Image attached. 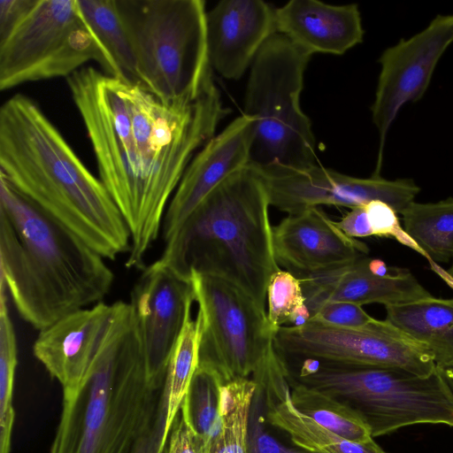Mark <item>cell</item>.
<instances>
[{
    "label": "cell",
    "mask_w": 453,
    "mask_h": 453,
    "mask_svg": "<svg viewBox=\"0 0 453 453\" xmlns=\"http://www.w3.org/2000/svg\"><path fill=\"white\" fill-rule=\"evenodd\" d=\"M275 8L262 0H223L207 12L211 70L239 80L276 34Z\"/></svg>",
    "instance_id": "cell-17"
},
{
    "label": "cell",
    "mask_w": 453,
    "mask_h": 453,
    "mask_svg": "<svg viewBox=\"0 0 453 453\" xmlns=\"http://www.w3.org/2000/svg\"><path fill=\"white\" fill-rule=\"evenodd\" d=\"M251 166L266 188L270 205L288 215L319 205L351 209L373 200L387 203L400 214L420 191L411 179L391 180L380 175L357 178L317 164L305 167Z\"/></svg>",
    "instance_id": "cell-12"
},
{
    "label": "cell",
    "mask_w": 453,
    "mask_h": 453,
    "mask_svg": "<svg viewBox=\"0 0 453 453\" xmlns=\"http://www.w3.org/2000/svg\"><path fill=\"white\" fill-rule=\"evenodd\" d=\"M195 301L192 281L157 260L142 269L130 296L149 383L165 385L168 364Z\"/></svg>",
    "instance_id": "cell-14"
},
{
    "label": "cell",
    "mask_w": 453,
    "mask_h": 453,
    "mask_svg": "<svg viewBox=\"0 0 453 453\" xmlns=\"http://www.w3.org/2000/svg\"><path fill=\"white\" fill-rule=\"evenodd\" d=\"M267 422L288 434L296 447L313 453H386L373 440L366 443L349 441L298 411L290 393L266 408Z\"/></svg>",
    "instance_id": "cell-23"
},
{
    "label": "cell",
    "mask_w": 453,
    "mask_h": 453,
    "mask_svg": "<svg viewBox=\"0 0 453 453\" xmlns=\"http://www.w3.org/2000/svg\"><path fill=\"white\" fill-rule=\"evenodd\" d=\"M373 235L394 237L401 244L411 248L423 256L422 250L406 234L399 223L397 212L387 203L373 200L364 205Z\"/></svg>",
    "instance_id": "cell-32"
},
{
    "label": "cell",
    "mask_w": 453,
    "mask_h": 453,
    "mask_svg": "<svg viewBox=\"0 0 453 453\" xmlns=\"http://www.w3.org/2000/svg\"><path fill=\"white\" fill-rule=\"evenodd\" d=\"M318 360L313 372H289L291 379L349 406L372 438L418 424L453 427V392L438 368L419 376L396 368Z\"/></svg>",
    "instance_id": "cell-8"
},
{
    "label": "cell",
    "mask_w": 453,
    "mask_h": 453,
    "mask_svg": "<svg viewBox=\"0 0 453 453\" xmlns=\"http://www.w3.org/2000/svg\"><path fill=\"white\" fill-rule=\"evenodd\" d=\"M200 334V319L198 316L193 319L190 311L173 350L166 371L165 380L166 400L165 436L166 439L198 367Z\"/></svg>",
    "instance_id": "cell-26"
},
{
    "label": "cell",
    "mask_w": 453,
    "mask_h": 453,
    "mask_svg": "<svg viewBox=\"0 0 453 453\" xmlns=\"http://www.w3.org/2000/svg\"><path fill=\"white\" fill-rule=\"evenodd\" d=\"M311 318L308 306L303 303L295 309L289 318L290 326L299 327L306 325Z\"/></svg>",
    "instance_id": "cell-38"
},
{
    "label": "cell",
    "mask_w": 453,
    "mask_h": 453,
    "mask_svg": "<svg viewBox=\"0 0 453 453\" xmlns=\"http://www.w3.org/2000/svg\"><path fill=\"white\" fill-rule=\"evenodd\" d=\"M0 178L104 258L129 251L128 227L106 188L26 95L0 108Z\"/></svg>",
    "instance_id": "cell-2"
},
{
    "label": "cell",
    "mask_w": 453,
    "mask_h": 453,
    "mask_svg": "<svg viewBox=\"0 0 453 453\" xmlns=\"http://www.w3.org/2000/svg\"><path fill=\"white\" fill-rule=\"evenodd\" d=\"M453 43V14H438L428 26L409 39L387 48L380 65L372 119L379 133V151L372 175L380 176L388 132L401 108L420 100L434 69Z\"/></svg>",
    "instance_id": "cell-13"
},
{
    "label": "cell",
    "mask_w": 453,
    "mask_h": 453,
    "mask_svg": "<svg viewBox=\"0 0 453 453\" xmlns=\"http://www.w3.org/2000/svg\"><path fill=\"white\" fill-rule=\"evenodd\" d=\"M77 4L105 57L107 69L104 73L141 85L135 59L115 1L77 0Z\"/></svg>",
    "instance_id": "cell-22"
},
{
    "label": "cell",
    "mask_w": 453,
    "mask_h": 453,
    "mask_svg": "<svg viewBox=\"0 0 453 453\" xmlns=\"http://www.w3.org/2000/svg\"><path fill=\"white\" fill-rule=\"evenodd\" d=\"M447 274H448L449 279H450L453 281V259H452L451 266L447 271Z\"/></svg>",
    "instance_id": "cell-41"
},
{
    "label": "cell",
    "mask_w": 453,
    "mask_h": 453,
    "mask_svg": "<svg viewBox=\"0 0 453 453\" xmlns=\"http://www.w3.org/2000/svg\"><path fill=\"white\" fill-rule=\"evenodd\" d=\"M276 32L301 50L342 55L361 43L365 31L357 4H328L317 0H291L275 9Z\"/></svg>",
    "instance_id": "cell-20"
},
{
    "label": "cell",
    "mask_w": 453,
    "mask_h": 453,
    "mask_svg": "<svg viewBox=\"0 0 453 453\" xmlns=\"http://www.w3.org/2000/svg\"><path fill=\"white\" fill-rule=\"evenodd\" d=\"M33 0L0 1V38L4 36L30 7Z\"/></svg>",
    "instance_id": "cell-37"
},
{
    "label": "cell",
    "mask_w": 453,
    "mask_h": 453,
    "mask_svg": "<svg viewBox=\"0 0 453 453\" xmlns=\"http://www.w3.org/2000/svg\"><path fill=\"white\" fill-rule=\"evenodd\" d=\"M290 400L302 414L342 438L359 443L373 440L358 413L324 391L291 379Z\"/></svg>",
    "instance_id": "cell-25"
},
{
    "label": "cell",
    "mask_w": 453,
    "mask_h": 453,
    "mask_svg": "<svg viewBox=\"0 0 453 453\" xmlns=\"http://www.w3.org/2000/svg\"><path fill=\"white\" fill-rule=\"evenodd\" d=\"M92 60L106 72L104 52L77 0H33L0 38V89L68 78Z\"/></svg>",
    "instance_id": "cell-9"
},
{
    "label": "cell",
    "mask_w": 453,
    "mask_h": 453,
    "mask_svg": "<svg viewBox=\"0 0 453 453\" xmlns=\"http://www.w3.org/2000/svg\"><path fill=\"white\" fill-rule=\"evenodd\" d=\"M115 304L98 303L73 311L40 331L35 358L62 389L77 388L86 376L109 330Z\"/></svg>",
    "instance_id": "cell-18"
},
{
    "label": "cell",
    "mask_w": 453,
    "mask_h": 453,
    "mask_svg": "<svg viewBox=\"0 0 453 453\" xmlns=\"http://www.w3.org/2000/svg\"><path fill=\"white\" fill-rule=\"evenodd\" d=\"M373 319L359 304L349 302H326L312 311L310 320L338 326L358 327L367 325Z\"/></svg>",
    "instance_id": "cell-33"
},
{
    "label": "cell",
    "mask_w": 453,
    "mask_h": 453,
    "mask_svg": "<svg viewBox=\"0 0 453 453\" xmlns=\"http://www.w3.org/2000/svg\"><path fill=\"white\" fill-rule=\"evenodd\" d=\"M266 294V317L274 332L288 323L295 309L306 301L301 280L292 273L281 269L272 275Z\"/></svg>",
    "instance_id": "cell-30"
},
{
    "label": "cell",
    "mask_w": 453,
    "mask_h": 453,
    "mask_svg": "<svg viewBox=\"0 0 453 453\" xmlns=\"http://www.w3.org/2000/svg\"><path fill=\"white\" fill-rule=\"evenodd\" d=\"M8 296L0 285V453H10L15 419L13 390L18 364L17 341L8 308Z\"/></svg>",
    "instance_id": "cell-29"
},
{
    "label": "cell",
    "mask_w": 453,
    "mask_h": 453,
    "mask_svg": "<svg viewBox=\"0 0 453 453\" xmlns=\"http://www.w3.org/2000/svg\"><path fill=\"white\" fill-rule=\"evenodd\" d=\"M256 383L250 378L222 386L221 426L209 453H249V423Z\"/></svg>",
    "instance_id": "cell-27"
},
{
    "label": "cell",
    "mask_w": 453,
    "mask_h": 453,
    "mask_svg": "<svg viewBox=\"0 0 453 453\" xmlns=\"http://www.w3.org/2000/svg\"><path fill=\"white\" fill-rule=\"evenodd\" d=\"M369 270L379 276H386L393 272L394 266H388L382 260L379 258H369Z\"/></svg>",
    "instance_id": "cell-39"
},
{
    "label": "cell",
    "mask_w": 453,
    "mask_h": 453,
    "mask_svg": "<svg viewBox=\"0 0 453 453\" xmlns=\"http://www.w3.org/2000/svg\"><path fill=\"white\" fill-rule=\"evenodd\" d=\"M337 226L350 238H365L373 235L365 206L351 208L340 220Z\"/></svg>",
    "instance_id": "cell-36"
},
{
    "label": "cell",
    "mask_w": 453,
    "mask_h": 453,
    "mask_svg": "<svg viewBox=\"0 0 453 453\" xmlns=\"http://www.w3.org/2000/svg\"><path fill=\"white\" fill-rule=\"evenodd\" d=\"M265 396L256 388L249 423L248 449L249 453H313L298 447H288L266 432L265 422L266 411Z\"/></svg>",
    "instance_id": "cell-31"
},
{
    "label": "cell",
    "mask_w": 453,
    "mask_h": 453,
    "mask_svg": "<svg viewBox=\"0 0 453 453\" xmlns=\"http://www.w3.org/2000/svg\"><path fill=\"white\" fill-rule=\"evenodd\" d=\"M368 261L364 257L342 267L296 276L301 280L311 314L326 302L388 306L434 296L410 270L395 267L389 274L379 276L369 270Z\"/></svg>",
    "instance_id": "cell-19"
},
{
    "label": "cell",
    "mask_w": 453,
    "mask_h": 453,
    "mask_svg": "<svg viewBox=\"0 0 453 453\" xmlns=\"http://www.w3.org/2000/svg\"><path fill=\"white\" fill-rule=\"evenodd\" d=\"M223 385L217 375L198 366L180 409L189 426L203 439L206 453L221 426Z\"/></svg>",
    "instance_id": "cell-28"
},
{
    "label": "cell",
    "mask_w": 453,
    "mask_h": 453,
    "mask_svg": "<svg viewBox=\"0 0 453 453\" xmlns=\"http://www.w3.org/2000/svg\"><path fill=\"white\" fill-rule=\"evenodd\" d=\"M254 134V119L242 113L196 154L165 213L162 234L165 242L211 191L250 165Z\"/></svg>",
    "instance_id": "cell-15"
},
{
    "label": "cell",
    "mask_w": 453,
    "mask_h": 453,
    "mask_svg": "<svg viewBox=\"0 0 453 453\" xmlns=\"http://www.w3.org/2000/svg\"><path fill=\"white\" fill-rule=\"evenodd\" d=\"M166 407H162L154 416L141 436L133 453H165L167 440L165 436Z\"/></svg>",
    "instance_id": "cell-35"
},
{
    "label": "cell",
    "mask_w": 453,
    "mask_h": 453,
    "mask_svg": "<svg viewBox=\"0 0 453 453\" xmlns=\"http://www.w3.org/2000/svg\"><path fill=\"white\" fill-rule=\"evenodd\" d=\"M106 336L81 383L63 389L50 453H133L166 404L165 385L150 386L129 303H114Z\"/></svg>",
    "instance_id": "cell-4"
},
{
    "label": "cell",
    "mask_w": 453,
    "mask_h": 453,
    "mask_svg": "<svg viewBox=\"0 0 453 453\" xmlns=\"http://www.w3.org/2000/svg\"><path fill=\"white\" fill-rule=\"evenodd\" d=\"M269 206L266 188L249 165L202 201L157 261L190 281L195 273L226 280L265 310L270 279L280 269Z\"/></svg>",
    "instance_id": "cell-5"
},
{
    "label": "cell",
    "mask_w": 453,
    "mask_h": 453,
    "mask_svg": "<svg viewBox=\"0 0 453 453\" xmlns=\"http://www.w3.org/2000/svg\"><path fill=\"white\" fill-rule=\"evenodd\" d=\"M66 81L100 180L130 233L125 265L142 270L185 170L229 110L214 81L198 96L172 104L92 66L81 68Z\"/></svg>",
    "instance_id": "cell-1"
},
{
    "label": "cell",
    "mask_w": 453,
    "mask_h": 453,
    "mask_svg": "<svg viewBox=\"0 0 453 453\" xmlns=\"http://www.w3.org/2000/svg\"><path fill=\"white\" fill-rule=\"evenodd\" d=\"M273 346L288 356L396 368L419 376H428L437 368L426 347L386 319H373L358 327L312 320L299 327L284 326L275 332Z\"/></svg>",
    "instance_id": "cell-11"
},
{
    "label": "cell",
    "mask_w": 453,
    "mask_h": 453,
    "mask_svg": "<svg viewBox=\"0 0 453 453\" xmlns=\"http://www.w3.org/2000/svg\"><path fill=\"white\" fill-rule=\"evenodd\" d=\"M141 85L165 104L213 82L203 0H114Z\"/></svg>",
    "instance_id": "cell-6"
},
{
    "label": "cell",
    "mask_w": 453,
    "mask_h": 453,
    "mask_svg": "<svg viewBox=\"0 0 453 453\" xmlns=\"http://www.w3.org/2000/svg\"><path fill=\"white\" fill-rule=\"evenodd\" d=\"M386 320L426 347L436 367L453 365V298L388 305Z\"/></svg>",
    "instance_id": "cell-21"
},
{
    "label": "cell",
    "mask_w": 453,
    "mask_h": 453,
    "mask_svg": "<svg viewBox=\"0 0 453 453\" xmlns=\"http://www.w3.org/2000/svg\"><path fill=\"white\" fill-rule=\"evenodd\" d=\"M165 453H206L203 439L193 430L180 411L173 423Z\"/></svg>",
    "instance_id": "cell-34"
},
{
    "label": "cell",
    "mask_w": 453,
    "mask_h": 453,
    "mask_svg": "<svg viewBox=\"0 0 453 453\" xmlns=\"http://www.w3.org/2000/svg\"><path fill=\"white\" fill-rule=\"evenodd\" d=\"M191 281L201 322L198 366L223 384L252 377L274 347L265 311L218 276L195 273Z\"/></svg>",
    "instance_id": "cell-10"
},
{
    "label": "cell",
    "mask_w": 453,
    "mask_h": 453,
    "mask_svg": "<svg viewBox=\"0 0 453 453\" xmlns=\"http://www.w3.org/2000/svg\"><path fill=\"white\" fill-rule=\"evenodd\" d=\"M438 369L453 392V371L448 366Z\"/></svg>",
    "instance_id": "cell-40"
},
{
    "label": "cell",
    "mask_w": 453,
    "mask_h": 453,
    "mask_svg": "<svg viewBox=\"0 0 453 453\" xmlns=\"http://www.w3.org/2000/svg\"><path fill=\"white\" fill-rule=\"evenodd\" d=\"M273 245L278 265L295 276L342 267L369 252L318 207L289 214L273 226Z\"/></svg>",
    "instance_id": "cell-16"
},
{
    "label": "cell",
    "mask_w": 453,
    "mask_h": 453,
    "mask_svg": "<svg viewBox=\"0 0 453 453\" xmlns=\"http://www.w3.org/2000/svg\"><path fill=\"white\" fill-rule=\"evenodd\" d=\"M403 230L430 261L453 259V197L435 203H409L400 213Z\"/></svg>",
    "instance_id": "cell-24"
},
{
    "label": "cell",
    "mask_w": 453,
    "mask_h": 453,
    "mask_svg": "<svg viewBox=\"0 0 453 453\" xmlns=\"http://www.w3.org/2000/svg\"><path fill=\"white\" fill-rule=\"evenodd\" d=\"M311 56L274 34L256 56L247 82L244 111L255 120L250 165H316V140L300 96Z\"/></svg>",
    "instance_id": "cell-7"
},
{
    "label": "cell",
    "mask_w": 453,
    "mask_h": 453,
    "mask_svg": "<svg viewBox=\"0 0 453 453\" xmlns=\"http://www.w3.org/2000/svg\"><path fill=\"white\" fill-rule=\"evenodd\" d=\"M100 254L0 178V282L42 331L103 302L114 274Z\"/></svg>",
    "instance_id": "cell-3"
}]
</instances>
